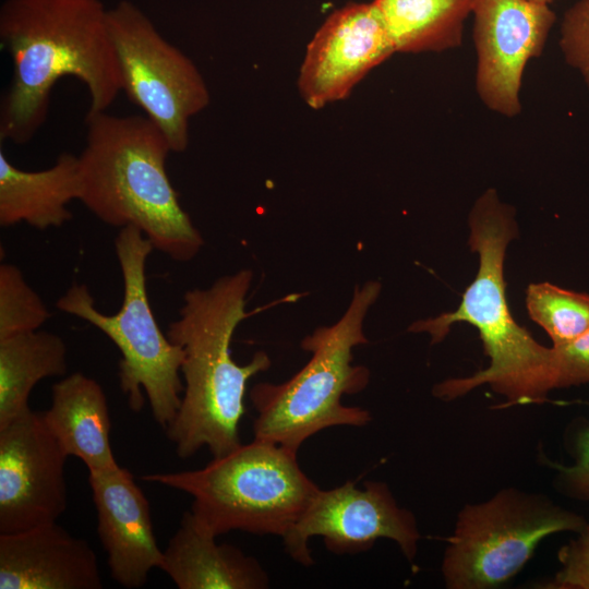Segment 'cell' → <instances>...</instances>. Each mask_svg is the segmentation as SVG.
<instances>
[{
	"label": "cell",
	"instance_id": "obj_22",
	"mask_svg": "<svg viewBox=\"0 0 589 589\" xmlns=\"http://www.w3.org/2000/svg\"><path fill=\"white\" fill-rule=\"evenodd\" d=\"M50 313L13 264L0 266V339L40 329Z\"/></svg>",
	"mask_w": 589,
	"mask_h": 589
},
{
	"label": "cell",
	"instance_id": "obj_12",
	"mask_svg": "<svg viewBox=\"0 0 589 589\" xmlns=\"http://www.w3.org/2000/svg\"><path fill=\"white\" fill-rule=\"evenodd\" d=\"M472 13L478 95L489 109L514 117L526 64L541 55L555 14L531 0H477Z\"/></svg>",
	"mask_w": 589,
	"mask_h": 589
},
{
	"label": "cell",
	"instance_id": "obj_4",
	"mask_svg": "<svg viewBox=\"0 0 589 589\" xmlns=\"http://www.w3.org/2000/svg\"><path fill=\"white\" fill-rule=\"evenodd\" d=\"M86 144L79 156V201L105 224L135 226L155 250L191 261L204 244L166 171L171 148L145 115L86 113Z\"/></svg>",
	"mask_w": 589,
	"mask_h": 589
},
{
	"label": "cell",
	"instance_id": "obj_17",
	"mask_svg": "<svg viewBox=\"0 0 589 589\" xmlns=\"http://www.w3.org/2000/svg\"><path fill=\"white\" fill-rule=\"evenodd\" d=\"M51 393V406L43 416L67 456L81 459L88 472L117 467L110 443V413L101 385L75 372L57 382Z\"/></svg>",
	"mask_w": 589,
	"mask_h": 589
},
{
	"label": "cell",
	"instance_id": "obj_16",
	"mask_svg": "<svg viewBox=\"0 0 589 589\" xmlns=\"http://www.w3.org/2000/svg\"><path fill=\"white\" fill-rule=\"evenodd\" d=\"M197 525L190 512L163 550L165 572L179 589H266L261 563Z\"/></svg>",
	"mask_w": 589,
	"mask_h": 589
},
{
	"label": "cell",
	"instance_id": "obj_6",
	"mask_svg": "<svg viewBox=\"0 0 589 589\" xmlns=\"http://www.w3.org/2000/svg\"><path fill=\"white\" fill-rule=\"evenodd\" d=\"M296 450L257 438L195 470L151 473L143 480L192 496L191 515L218 537L233 530L285 537L318 486Z\"/></svg>",
	"mask_w": 589,
	"mask_h": 589
},
{
	"label": "cell",
	"instance_id": "obj_15",
	"mask_svg": "<svg viewBox=\"0 0 589 589\" xmlns=\"http://www.w3.org/2000/svg\"><path fill=\"white\" fill-rule=\"evenodd\" d=\"M97 557L57 521L0 533V589H100Z\"/></svg>",
	"mask_w": 589,
	"mask_h": 589
},
{
	"label": "cell",
	"instance_id": "obj_1",
	"mask_svg": "<svg viewBox=\"0 0 589 589\" xmlns=\"http://www.w3.org/2000/svg\"><path fill=\"white\" fill-rule=\"evenodd\" d=\"M99 0H7L0 41L12 59L10 86L0 106V141L28 143L45 123L55 84L64 76L84 83L87 113L107 111L122 79Z\"/></svg>",
	"mask_w": 589,
	"mask_h": 589
},
{
	"label": "cell",
	"instance_id": "obj_11",
	"mask_svg": "<svg viewBox=\"0 0 589 589\" xmlns=\"http://www.w3.org/2000/svg\"><path fill=\"white\" fill-rule=\"evenodd\" d=\"M67 458L43 412L0 428V533L57 521L68 507Z\"/></svg>",
	"mask_w": 589,
	"mask_h": 589
},
{
	"label": "cell",
	"instance_id": "obj_7",
	"mask_svg": "<svg viewBox=\"0 0 589 589\" xmlns=\"http://www.w3.org/2000/svg\"><path fill=\"white\" fill-rule=\"evenodd\" d=\"M115 250L123 279V300L116 314L97 310L87 286L77 283L56 306L92 324L117 346L119 386L129 407L141 411L146 397L153 418L167 429L181 405L184 351L161 332L148 301L145 268L155 248L140 228L127 226L120 228Z\"/></svg>",
	"mask_w": 589,
	"mask_h": 589
},
{
	"label": "cell",
	"instance_id": "obj_27",
	"mask_svg": "<svg viewBox=\"0 0 589 589\" xmlns=\"http://www.w3.org/2000/svg\"><path fill=\"white\" fill-rule=\"evenodd\" d=\"M531 1L539 2V3L550 4V3H552L554 0H531Z\"/></svg>",
	"mask_w": 589,
	"mask_h": 589
},
{
	"label": "cell",
	"instance_id": "obj_21",
	"mask_svg": "<svg viewBox=\"0 0 589 589\" xmlns=\"http://www.w3.org/2000/svg\"><path fill=\"white\" fill-rule=\"evenodd\" d=\"M526 305L530 318L550 336L553 346L566 344L589 330V294L550 283L530 284Z\"/></svg>",
	"mask_w": 589,
	"mask_h": 589
},
{
	"label": "cell",
	"instance_id": "obj_3",
	"mask_svg": "<svg viewBox=\"0 0 589 589\" xmlns=\"http://www.w3.org/2000/svg\"><path fill=\"white\" fill-rule=\"evenodd\" d=\"M252 279L250 269H241L208 288L187 291L179 317L168 325V338L184 351L181 405L166 429L180 458L203 447L217 457L241 444L247 384L271 366L265 351L243 365L231 353L235 330L250 315L245 304Z\"/></svg>",
	"mask_w": 589,
	"mask_h": 589
},
{
	"label": "cell",
	"instance_id": "obj_9",
	"mask_svg": "<svg viewBox=\"0 0 589 589\" xmlns=\"http://www.w3.org/2000/svg\"><path fill=\"white\" fill-rule=\"evenodd\" d=\"M107 22L122 91L163 131L172 153L184 152L191 118L211 100L204 77L134 3H117L108 10Z\"/></svg>",
	"mask_w": 589,
	"mask_h": 589
},
{
	"label": "cell",
	"instance_id": "obj_14",
	"mask_svg": "<svg viewBox=\"0 0 589 589\" xmlns=\"http://www.w3.org/2000/svg\"><path fill=\"white\" fill-rule=\"evenodd\" d=\"M88 483L112 579L128 589L143 587L149 572L163 564L145 494L132 473L119 465L91 471Z\"/></svg>",
	"mask_w": 589,
	"mask_h": 589
},
{
	"label": "cell",
	"instance_id": "obj_5",
	"mask_svg": "<svg viewBox=\"0 0 589 589\" xmlns=\"http://www.w3.org/2000/svg\"><path fill=\"white\" fill-rule=\"evenodd\" d=\"M380 291L377 281L356 286L342 316L302 339L301 348L311 357L299 372L283 383L262 382L251 388L254 438L298 452L325 429L362 428L371 422L366 409L346 406L341 397L360 393L369 383V370L352 364V350L368 342L363 322Z\"/></svg>",
	"mask_w": 589,
	"mask_h": 589
},
{
	"label": "cell",
	"instance_id": "obj_23",
	"mask_svg": "<svg viewBox=\"0 0 589 589\" xmlns=\"http://www.w3.org/2000/svg\"><path fill=\"white\" fill-rule=\"evenodd\" d=\"M572 430L568 443L572 464L550 460L545 464L556 472V490L569 498L589 503V423L581 421Z\"/></svg>",
	"mask_w": 589,
	"mask_h": 589
},
{
	"label": "cell",
	"instance_id": "obj_2",
	"mask_svg": "<svg viewBox=\"0 0 589 589\" xmlns=\"http://www.w3.org/2000/svg\"><path fill=\"white\" fill-rule=\"evenodd\" d=\"M517 235L514 208L500 200L496 190L484 191L469 214L468 244L479 256L476 277L456 310L410 326L411 332L428 333L432 344L442 341L456 323H468L479 332L490 359L488 368L436 384L433 395L440 399H456L489 385L508 407L543 402L556 388L553 347L538 342L508 308L504 262L506 249Z\"/></svg>",
	"mask_w": 589,
	"mask_h": 589
},
{
	"label": "cell",
	"instance_id": "obj_26",
	"mask_svg": "<svg viewBox=\"0 0 589 589\" xmlns=\"http://www.w3.org/2000/svg\"><path fill=\"white\" fill-rule=\"evenodd\" d=\"M552 347L556 388L589 383V330L566 344Z\"/></svg>",
	"mask_w": 589,
	"mask_h": 589
},
{
	"label": "cell",
	"instance_id": "obj_10",
	"mask_svg": "<svg viewBox=\"0 0 589 589\" xmlns=\"http://www.w3.org/2000/svg\"><path fill=\"white\" fill-rule=\"evenodd\" d=\"M320 536L327 551L357 554L370 550L382 538L394 541L412 562L421 534L414 515L400 507L388 485L365 481L362 488L349 480L339 486L314 493L283 542L285 551L309 567L314 560L309 546Z\"/></svg>",
	"mask_w": 589,
	"mask_h": 589
},
{
	"label": "cell",
	"instance_id": "obj_25",
	"mask_svg": "<svg viewBox=\"0 0 589 589\" xmlns=\"http://www.w3.org/2000/svg\"><path fill=\"white\" fill-rule=\"evenodd\" d=\"M576 534L560 549V569L546 588L589 589V522Z\"/></svg>",
	"mask_w": 589,
	"mask_h": 589
},
{
	"label": "cell",
	"instance_id": "obj_24",
	"mask_svg": "<svg viewBox=\"0 0 589 589\" xmlns=\"http://www.w3.org/2000/svg\"><path fill=\"white\" fill-rule=\"evenodd\" d=\"M562 51L589 87V0H579L564 14L561 26Z\"/></svg>",
	"mask_w": 589,
	"mask_h": 589
},
{
	"label": "cell",
	"instance_id": "obj_19",
	"mask_svg": "<svg viewBox=\"0 0 589 589\" xmlns=\"http://www.w3.org/2000/svg\"><path fill=\"white\" fill-rule=\"evenodd\" d=\"M68 371V348L57 334L35 330L0 339V428L31 410L35 385Z\"/></svg>",
	"mask_w": 589,
	"mask_h": 589
},
{
	"label": "cell",
	"instance_id": "obj_18",
	"mask_svg": "<svg viewBox=\"0 0 589 589\" xmlns=\"http://www.w3.org/2000/svg\"><path fill=\"white\" fill-rule=\"evenodd\" d=\"M81 178L79 156L62 153L44 170L17 168L0 148V225L19 223L45 230L61 227L72 218L68 205L79 200Z\"/></svg>",
	"mask_w": 589,
	"mask_h": 589
},
{
	"label": "cell",
	"instance_id": "obj_20",
	"mask_svg": "<svg viewBox=\"0 0 589 589\" xmlns=\"http://www.w3.org/2000/svg\"><path fill=\"white\" fill-rule=\"evenodd\" d=\"M477 0H373L396 52L443 51L460 46Z\"/></svg>",
	"mask_w": 589,
	"mask_h": 589
},
{
	"label": "cell",
	"instance_id": "obj_8",
	"mask_svg": "<svg viewBox=\"0 0 589 589\" xmlns=\"http://www.w3.org/2000/svg\"><path fill=\"white\" fill-rule=\"evenodd\" d=\"M587 524L545 495L502 489L459 512L442 558L444 584L449 589L496 588L526 565L544 538L577 533Z\"/></svg>",
	"mask_w": 589,
	"mask_h": 589
},
{
	"label": "cell",
	"instance_id": "obj_13",
	"mask_svg": "<svg viewBox=\"0 0 589 589\" xmlns=\"http://www.w3.org/2000/svg\"><path fill=\"white\" fill-rule=\"evenodd\" d=\"M396 52L372 2L334 11L310 40L298 76L304 103L321 109L346 98L375 67Z\"/></svg>",
	"mask_w": 589,
	"mask_h": 589
}]
</instances>
